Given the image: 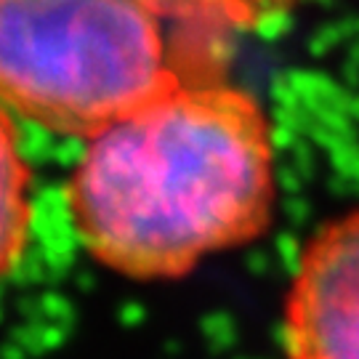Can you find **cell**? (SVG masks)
Wrapping results in <instances>:
<instances>
[{
	"label": "cell",
	"mask_w": 359,
	"mask_h": 359,
	"mask_svg": "<svg viewBox=\"0 0 359 359\" xmlns=\"http://www.w3.org/2000/svg\"><path fill=\"white\" fill-rule=\"evenodd\" d=\"M32 231V170L27 165L19 133L0 104V283L25 258Z\"/></svg>",
	"instance_id": "4"
},
{
	"label": "cell",
	"mask_w": 359,
	"mask_h": 359,
	"mask_svg": "<svg viewBox=\"0 0 359 359\" xmlns=\"http://www.w3.org/2000/svg\"><path fill=\"white\" fill-rule=\"evenodd\" d=\"M287 359H359V210L309 237L283 309Z\"/></svg>",
	"instance_id": "3"
},
{
	"label": "cell",
	"mask_w": 359,
	"mask_h": 359,
	"mask_svg": "<svg viewBox=\"0 0 359 359\" xmlns=\"http://www.w3.org/2000/svg\"><path fill=\"white\" fill-rule=\"evenodd\" d=\"M170 25L194 32H256L280 22L304 0H144Z\"/></svg>",
	"instance_id": "5"
},
{
	"label": "cell",
	"mask_w": 359,
	"mask_h": 359,
	"mask_svg": "<svg viewBox=\"0 0 359 359\" xmlns=\"http://www.w3.org/2000/svg\"><path fill=\"white\" fill-rule=\"evenodd\" d=\"M144 0H0V104L90 142L163 93L210 77Z\"/></svg>",
	"instance_id": "2"
},
{
	"label": "cell",
	"mask_w": 359,
	"mask_h": 359,
	"mask_svg": "<svg viewBox=\"0 0 359 359\" xmlns=\"http://www.w3.org/2000/svg\"><path fill=\"white\" fill-rule=\"evenodd\" d=\"M67 184L80 245L130 280H176L274 216V144L248 88L197 77L86 142Z\"/></svg>",
	"instance_id": "1"
}]
</instances>
